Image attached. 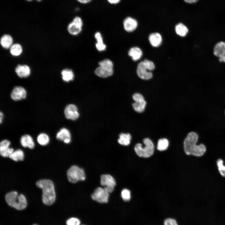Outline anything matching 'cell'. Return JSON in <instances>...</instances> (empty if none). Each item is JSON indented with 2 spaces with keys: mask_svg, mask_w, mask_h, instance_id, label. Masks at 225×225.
I'll return each instance as SVG.
<instances>
[{
  "mask_svg": "<svg viewBox=\"0 0 225 225\" xmlns=\"http://www.w3.org/2000/svg\"><path fill=\"white\" fill-rule=\"evenodd\" d=\"M198 138V135L195 132L188 133L183 142L184 150L187 155L201 157L205 153L206 148L204 144H197Z\"/></svg>",
  "mask_w": 225,
  "mask_h": 225,
  "instance_id": "6da1fadb",
  "label": "cell"
},
{
  "mask_svg": "<svg viewBox=\"0 0 225 225\" xmlns=\"http://www.w3.org/2000/svg\"><path fill=\"white\" fill-rule=\"evenodd\" d=\"M36 185L42 190V199L43 203L47 205L52 204L56 198L54 186L52 182L49 179L40 180L36 182Z\"/></svg>",
  "mask_w": 225,
  "mask_h": 225,
  "instance_id": "7a4b0ae2",
  "label": "cell"
},
{
  "mask_svg": "<svg viewBox=\"0 0 225 225\" xmlns=\"http://www.w3.org/2000/svg\"><path fill=\"white\" fill-rule=\"evenodd\" d=\"M5 198L9 206L17 210H22L27 206V202L25 197L22 194L19 195L16 191H12L7 193Z\"/></svg>",
  "mask_w": 225,
  "mask_h": 225,
  "instance_id": "3957f363",
  "label": "cell"
},
{
  "mask_svg": "<svg viewBox=\"0 0 225 225\" xmlns=\"http://www.w3.org/2000/svg\"><path fill=\"white\" fill-rule=\"evenodd\" d=\"M143 142L145 146L143 147L141 144L138 143L135 146V151L137 155L140 157H149L153 153L154 144L151 140L148 138L144 139Z\"/></svg>",
  "mask_w": 225,
  "mask_h": 225,
  "instance_id": "277c9868",
  "label": "cell"
},
{
  "mask_svg": "<svg viewBox=\"0 0 225 225\" xmlns=\"http://www.w3.org/2000/svg\"><path fill=\"white\" fill-rule=\"evenodd\" d=\"M67 176L69 181L72 183L84 181L86 178L84 169L76 165L72 166L68 170Z\"/></svg>",
  "mask_w": 225,
  "mask_h": 225,
  "instance_id": "5b68a950",
  "label": "cell"
},
{
  "mask_svg": "<svg viewBox=\"0 0 225 225\" xmlns=\"http://www.w3.org/2000/svg\"><path fill=\"white\" fill-rule=\"evenodd\" d=\"M91 198L94 200L100 203H106L108 202L109 193L104 188L98 187L96 188L91 195Z\"/></svg>",
  "mask_w": 225,
  "mask_h": 225,
  "instance_id": "8992f818",
  "label": "cell"
},
{
  "mask_svg": "<svg viewBox=\"0 0 225 225\" xmlns=\"http://www.w3.org/2000/svg\"><path fill=\"white\" fill-rule=\"evenodd\" d=\"M100 183L104 189L108 193L112 192L116 185L114 178L110 175L103 174L101 176Z\"/></svg>",
  "mask_w": 225,
  "mask_h": 225,
  "instance_id": "52a82bcc",
  "label": "cell"
},
{
  "mask_svg": "<svg viewBox=\"0 0 225 225\" xmlns=\"http://www.w3.org/2000/svg\"><path fill=\"white\" fill-rule=\"evenodd\" d=\"M137 73L138 77L143 79L148 80L152 77V73L148 70L143 61L140 62L138 64Z\"/></svg>",
  "mask_w": 225,
  "mask_h": 225,
  "instance_id": "ba28073f",
  "label": "cell"
},
{
  "mask_svg": "<svg viewBox=\"0 0 225 225\" xmlns=\"http://www.w3.org/2000/svg\"><path fill=\"white\" fill-rule=\"evenodd\" d=\"M64 113L66 118L68 119L75 120L79 116L77 107L72 104H69L66 107Z\"/></svg>",
  "mask_w": 225,
  "mask_h": 225,
  "instance_id": "9c48e42d",
  "label": "cell"
},
{
  "mask_svg": "<svg viewBox=\"0 0 225 225\" xmlns=\"http://www.w3.org/2000/svg\"><path fill=\"white\" fill-rule=\"evenodd\" d=\"M27 95L26 90L23 87L17 86L15 87L12 90L11 97L12 99L17 101L25 99Z\"/></svg>",
  "mask_w": 225,
  "mask_h": 225,
  "instance_id": "30bf717a",
  "label": "cell"
},
{
  "mask_svg": "<svg viewBox=\"0 0 225 225\" xmlns=\"http://www.w3.org/2000/svg\"><path fill=\"white\" fill-rule=\"evenodd\" d=\"M213 53L219 58L220 62H225V42H220L217 43L214 48Z\"/></svg>",
  "mask_w": 225,
  "mask_h": 225,
  "instance_id": "8fae6325",
  "label": "cell"
},
{
  "mask_svg": "<svg viewBox=\"0 0 225 225\" xmlns=\"http://www.w3.org/2000/svg\"><path fill=\"white\" fill-rule=\"evenodd\" d=\"M10 142L7 140H2L0 143V154L4 157H9L13 152V148H9Z\"/></svg>",
  "mask_w": 225,
  "mask_h": 225,
  "instance_id": "7c38bea8",
  "label": "cell"
},
{
  "mask_svg": "<svg viewBox=\"0 0 225 225\" xmlns=\"http://www.w3.org/2000/svg\"><path fill=\"white\" fill-rule=\"evenodd\" d=\"M15 72L17 75L21 78H26L29 76L31 73V69L27 65L19 64L15 68Z\"/></svg>",
  "mask_w": 225,
  "mask_h": 225,
  "instance_id": "4fadbf2b",
  "label": "cell"
},
{
  "mask_svg": "<svg viewBox=\"0 0 225 225\" xmlns=\"http://www.w3.org/2000/svg\"><path fill=\"white\" fill-rule=\"evenodd\" d=\"M123 24L125 30L128 32H131L137 28L138 23L135 19L131 17H128L124 20Z\"/></svg>",
  "mask_w": 225,
  "mask_h": 225,
  "instance_id": "5bb4252c",
  "label": "cell"
},
{
  "mask_svg": "<svg viewBox=\"0 0 225 225\" xmlns=\"http://www.w3.org/2000/svg\"><path fill=\"white\" fill-rule=\"evenodd\" d=\"M56 137L57 139L63 141L66 143H68L71 141L70 132L65 128H62L57 132Z\"/></svg>",
  "mask_w": 225,
  "mask_h": 225,
  "instance_id": "9a60e30c",
  "label": "cell"
},
{
  "mask_svg": "<svg viewBox=\"0 0 225 225\" xmlns=\"http://www.w3.org/2000/svg\"><path fill=\"white\" fill-rule=\"evenodd\" d=\"M113 70L99 66L95 71V73L97 76L102 78H106L112 76Z\"/></svg>",
  "mask_w": 225,
  "mask_h": 225,
  "instance_id": "2e32d148",
  "label": "cell"
},
{
  "mask_svg": "<svg viewBox=\"0 0 225 225\" xmlns=\"http://www.w3.org/2000/svg\"><path fill=\"white\" fill-rule=\"evenodd\" d=\"M21 145L24 148L28 147L30 149H33L35 144L32 137L28 134L24 135L22 136L20 139Z\"/></svg>",
  "mask_w": 225,
  "mask_h": 225,
  "instance_id": "e0dca14e",
  "label": "cell"
},
{
  "mask_svg": "<svg viewBox=\"0 0 225 225\" xmlns=\"http://www.w3.org/2000/svg\"><path fill=\"white\" fill-rule=\"evenodd\" d=\"M0 42L2 48L6 49H9L13 44V39L10 35L5 34L1 37Z\"/></svg>",
  "mask_w": 225,
  "mask_h": 225,
  "instance_id": "ac0fdd59",
  "label": "cell"
},
{
  "mask_svg": "<svg viewBox=\"0 0 225 225\" xmlns=\"http://www.w3.org/2000/svg\"><path fill=\"white\" fill-rule=\"evenodd\" d=\"M149 40L152 46L157 47L161 44L162 39L161 35L158 33L156 32L152 33L149 35Z\"/></svg>",
  "mask_w": 225,
  "mask_h": 225,
  "instance_id": "d6986e66",
  "label": "cell"
},
{
  "mask_svg": "<svg viewBox=\"0 0 225 225\" xmlns=\"http://www.w3.org/2000/svg\"><path fill=\"white\" fill-rule=\"evenodd\" d=\"M128 54L133 61H136L141 58L142 55V52L139 48L135 47L130 49Z\"/></svg>",
  "mask_w": 225,
  "mask_h": 225,
  "instance_id": "ffe728a7",
  "label": "cell"
},
{
  "mask_svg": "<svg viewBox=\"0 0 225 225\" xmlns=\"http://www.w3.org/2000/svg\"><path fill=\"white\" fill-rule=\"evenodd\" d=\"M62 80L65 82H69L73 80L74 77L73 72L71 70L66 68L61 72Z\"/></svg>",
  "mask_w": 225,
  "mask_h": 225,
  "instance_id": "44dd1931",
  "label": "cell"
},
{
  "mask_svg": "<svg viewBox=\"0 0 225 225\" xmlns=\"http://www.w3.org/2000/svg\"><path fill=\"white\" fill-rule=\"evenodd\" d=\"M9 49L11 54L14 57L20 56L22 52V46L20 44L18 43L13 44Z\"/></svg>",
  "mask_w": 225,
  "mask_h": 225,
  "instance_id": "7402d4cb",
  "label": "cell"
},
{
  "mask_svg": "<svg viewBox=\"0 0 225 225\" xmlns=\"http://www.w3.org/2000/svg\"><path fill=\"white\" fill-rule=\"evenodd\" d=\"M82 27L72 22L68 25V30L70 34L75 35L80 33L82 30Z\"/></svg>",
  "mask_w": 225,
  "mask_h": 225,
  "instance_id": "603a6c76",
  "label": "cell"
},
{
  "mask_svg": "<svg viewBox=\"0 0 225 225\" xmlns=\"http://www.w3.org/2000/svg\"><path fill=\"white\" fill-rule=\"evenodd\" d=\"M131 138L130 134L121 133L119 135L118 142L121 145L127 146L130 144Z\"/></svg>",
  "mask_w": 225,
  "mask_h": 225,
  "instance_id": "cb8c5ba5",
  "label": "cell"
},
{
  "mask_svg": "<svg viewBox=\"0 0 225 225\" xmlns=\"http://www.w3.org/2000/svg\"><path fill=\"white\" fill-rule=\"evenodd\" d=\"M175 29L177 34L181 37L186 36L188 32L187 27L181 23H180L176 25Z\"/></svg>",
  "mask_w": 225,
  "mask_h": 225,
  "instance_id": "d4e9b609",
  "label": "cell"
},
{
  "mask_svg": "<svg viewBox=\"0 0 225 225\" xmlns=\"http://www.w3.org/2000/svg\"><path fill=\"white\" fill-rule=\"evenodd\" d=\"M24 155L23 152L21 149H18L13 152L9 156L10 158L16 161H22L24 159Z\"/></svg>",
  "mask_w": 225,
  "mask_h": 225,
  "instance_id": "484cf974",
  "label": "cell"
},
{
  "mask_svg": "<svg viewBox=\"0 0 225 225\" xmlns=\"http://www.w3.org/2000/svg\"><path fill=\"white\" fill-rule=\"evenodd\" d=\"M146 104V102L143 100L135 102L132 104V106L136 111L141 112L144 110Z\"/></svg>",
  "mask_w": 225,
  "mask_h": 225,
  "instance_id": "4316f807",
  "label": "cell"
},
{
  "mask_svg": "<svg viewBox=\"0 0 225 225\" xmlns=\"http://www.w3.org/2000/svg\"><path fill=\"white\" fill-rule=\"evenodd\" d=\"M169 145V142L166 138H163L159 139L158 142L157 149L160 151H163L166 150Z\"/></svg>",
  "mask_w": 225,
  "mask_h": 225,
  "instance_id": "83f0119b",
  "label": "cell"
},
{
  "mask_svg": "<svg viewBox=\"0 0 225 225\" xmlns=\"http://www.w3.org/2000/svg\"><path fill=\"white\" fill-rule=\"evenodd\" d=\"M38 143L42 145H46L49 142V138L48 136L45 133L39 134L37 137Z\"/></svg>",
  "mask_w": 225,
  "mask_h": 225,
  "instance_id": "f1b7e54d",
  "label": "cell"
},
{
  "mask_svg": "<svg viewBox=\"0 0 225 225\" xmlns=\"http://www.w3.org/2000/svg\"><path fill=\"white\" fill-rule=\"evenodd\" d=\"M99 66L107 68L113 70V64L112 62L109 59H105L98 63Z\"/></svg>",
  "mask_w": 225,
  "mask_h": 225,
  "instance_id": "f546056e",
  "label": "cell"
},
{
  "mask_svg": "<svg viewBox=\"0 0 225 225\" xmlns=\"http://www.w3.org/2000/svg\"><path fill=\"white\" fill-rule=\"evenodd\" d=\"M217 164L219 172L222 177H225V166L223 164L222 159L219 158L217 160Z\"/></svg>",
  "mask_w": 225,
  "mask_h": 225,
  "instance_id": "4dcf8cb0",
  "label": "cell"
},
{
  "mask_svg": "<svg viewBox=\"0 0 225 225\" xmlns=\"http://www.w3.org/2000/svg\"><path fill=\"white\" fill-rule=\"evenodd\" d=\"M121 195L122 198L124 201L127 202L130 199V192L129 190L126 189H123L121 192Z\"/></svg>",
  "mask_w": 225,
  "mask_h": 225,
  "instance_id": "1f68e13d",
  "label": "cell"
},
{
  "mask_svg": "<svg viewBox=\"0 0 225 225\" xmlns=\"http://www.w3.org/2000/svg\"><path fill=\"white\" fill-rule=\"evenodd\" d=\"M67 225H80V220L76 218H72L68 219L66 221Z\"/></svg>",
  "mask_w": 225,
  "mask_h": 225,
  "instance_id": "d6a6232c",
  "label": "cell"
},
{
  "mask_svg": "<svg viewBox=\"0 0 225 225\" xmlns=\"http://www.w3.org/2000/svg\"><path fill=\"white\" fill-rule=\"evenodd\" d=\"M143 62L149 71H152L155 69V65L154 63L151 61L147 59H145L143 61Z\"/></svg>",
  "mask_w": 225,
  "mask_h": 225,
  "instance_id": "836d02e7",
  "label": "cell"
},
{
  "mask_svg": "<svg viewBox=\"0 0 225 225\" xmlns=\"http://www.w3.org/2000/svg\"><path fill=\"white\" fill-rule=\"evenodd\" d=\"M164 225H178V224L175 219L172 218H168L164 221Z\"/></svg>",
  "mask_w": 225,
  "mask_h": 225,
  "instance_id": "e575fe53",
  "label": "cell"
},
{
  "mask_svg": "<svg viewBox=\"0 0 225 225\" xmlns=\"http://www.w3.org/2000/svg\"><path fill=\"white\" fill-rule=\"evenodd\" d=\"M96 47L97 49L99 51H103L105 50L106 47L104 43H98L96 44Z\"/></svg>",
  "mask_w": 225,
  "mask_h": 225,
  "instance_id": "d590c367",
  "label": "cell"
},
{
  "mask_svg": "<svg viewBox=\"0 0 225 225\" xmlns=\"http://www.w3.org/2000/svg\"><path fill=\"white\" fill-rule=\"evenodd\" d=\"M133 99L135 101L144 100L143 96L139 93H135L132 96Z\"/></svg>",
  "mask_w": 225,
  "mask_h": 225,
  "instance_id": "8d00e7d4",
  "label": "cell"
},
{
  "mask_svg": "<svg viewBox=\"0 0 225 225\" xmlns=\"http://www.w3.org/2000/svg\"><path fill=\"white\" fill-rule=\"evenodd\" d=\"M95 37L97 40V43H103L102 37L100 32H96L95 34Z\"/></svg>",
  "mask_w": 225,
  "mask_h": 225,
  "instance_id": "74e56055",
  "label": "cell"
},
{
  "mask_svg": "<svg viewBox=\"0 0 225 225\" xmlns=\"http://www.w3.org/2000/svg\"><path fill=\"white\" fill-rule=\"evenodd\" d=\"M81 27H82L83 23L80 18L77 17L74 18L72 21Z\"/></svg>",
  "mask_w": 225,
  "mask_h": 225,
  "instance_id": "f35d334b",
  "label": "cell"
},
{
  "mask_svg": "<svg viewBox=\"0 0 225 225\" xmlns=\"http://www.w3.org/2000/svg\"><path fill=\"white\" fill-rule=\"evenodd\" d=\"M184 1L187 3L192 4L196 2L199 0H183Z\"/></svg>",
  "mask_w": 225,
  "mask_h": 225,
  "instance_id": "ab89813d",
  "label": "cell"
},
{
  "mask_svg": "<svg viewBox=\"0 0 225 225\" xmlns=\"http://www.w3.org/2000/svg\"><path fill=\"white\" fill-rule=\"evenodd\" d=\"M108 1L111 3L116 4L118 3L120 0H108Z\"/></svg>",
  "mask_w": 225,
  "mask_h": 225,
  "instance_id": "60d3db41",
  "label": "cell"
},
{
  "mask_svg": "<svg viewBox=\"0 0 225 225\" xmlns=\"http://www.w3.org/2000/svg\"><path fill=\"white\" fill-rule=\"evenodd\" d=\"M79 2L82 3H86L89 2L91 1V0H77Z\"/></svg>",
  "mask_w": 225,
  "mask_h": 225,
  "instance_id": "b9f144b4",
  "label": "cell"
},
{
  "mask_svg": "<svg viewBox=\"0 0 225 225\" xmlns=\"http://www.w3.org/2000/svg\"><path fill=\"white\" fill-rule=\"evenodd\" d=\"M3 114L1 112H0V122L1 123L2 122V120L3 118Z\"/></svg>",
  "mask_w": 225,
  "mask_h": 225,
  "instance_id": "7bdbcfd3",
  "label": "cell"
},
{
  "mask_svg": "<svg viewBox=\"0 0 225 225\" xmlns=\"http://www.w3.org/2000/svg\"><path fill=\"white\" fill-rule=\"evenodd\" d=\"M26 0L28 1H32V0ZM37 0L38 1H40L42 0Z\"/></svg>",
  "mask_w": 225,
  "mask_h": 225,
  "instance_id": "ee69618b",
  "label": "cell"
},
{
  "mask_svg": "<svg viewBox=\"0 0 225 225\" xmlns=\"http://www.w3.org/2000/svg\"><path fill=\"white\" fill-rule=\"evenodd\" d=\"M33 225H37V224H33Z\"/></svg>",
  "mask_w": 225,
  "mask_h": 225,
  "instance_id": "f6af8a7d",
  "label": "cell"
},
{
  "mask_svg": "<svg viewBox=\"0 0 225 225\" xmlns=\"http://www.w3.org/2000/svg\"></svg>",
  "mask_w": 225,
  "mask_h": 225,
  "instance_id": "bcb514c9",
  "label": "cell"
}]
</instances>
